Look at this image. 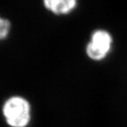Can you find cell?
I'll return each mask as SVG.
<instances>
[{"label": "cell", "mask_w": 127, "mask_h": 127, "mask_svg": "<svg viewBox=\"0 0 127 127\" xmlns=\"http://www.w3.org/2000/svg\"><path fill=\"white\" fill-rule=\"evenodd\" d=\"M48 9L57 14H66L71 11L76 4V0H44Z\"/></svg>", "instance_id": "obj_3"}, {"label": "cell", "mask_w": 127, "mask_h": 127, "mask_svg": "<svg viewBox=\"0 0 127 127\" xmlns=\"http://www.w3.org/2000/svg\"><path fill=\"white\" fill-rule=\"evenodd\" d=\"M113 40L109 32L97 30L91 35L86 48L87 56L93 61H102L107 57L112 49Z\"/></svg>", "instance_id": "obj_2"}, {"label": "cell", "mask_w": 127, "mask_h": 127, "mask_svg": "<svg viewBox=\"0 0 127 127\" xmlns=\"http://www.w3.org/2000/svg\"><path fill=\"white\" fill-rule=\"evenodd\" d=\"M10 28L11 24L7 19L0 18V40H4L7 37Z\"/></svg>", "instance_id": "obj_4"}, {"label": "cell", "mask_w": 127, "mask_h": 127, "mask_svg": "<svg viewBox=\"0 0 127 127\" xmlns=\"http://www.w3.org/2000/svg\"><path fill=\"white\" fill-rule=\"evenodd\" d=\"M2 112L11 127H26L31 118V104L21 96H13L4 102Z\"/></svg>", "instance_id": "obj_1"}]
</instances>
